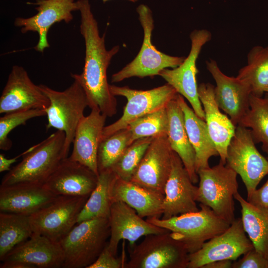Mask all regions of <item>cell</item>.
<instances>
[{
	"mask_svg": "<svg viewBox=\"0 0 268 268\" xmlns=\"http://www.w3.org/2000/svg\"><path fill=\"white\" fill-rule=\"evenodd\" d=\"M133 142L132 134L128 127L102 139L97 153L99 173L111 169L126 148Z\"/></svg>",
	"mask_w": 268,
	"mask_h": 268,
	"instance_id": "33",
	"label": "cell"
},
{
	"mask_svg": "<svg viewBox=\"0 0 268 268\" xmlns=\"http://www.w3.org/2000/svg\"><path fill=\"white\" fill-rule=\"evenodd\" d=\"M237 77L250 86L252 94L262 97L268 87V46L253 47L248 54L247 65Z\"/></svg>",
	"mask_w": 268,
	"mask_h": 268,
	"instance_id": "30",
	"label": "cell"
},
{
	"mask_svg": "<svg viewBox=\"0 0 268 268\" xmlns=\"http://www.w3.org/2000/svg\"><path fill=\"white\" fill-rule=\"evenodd\" d=\"M214 89V86L209 83H201L198 86V93L209 134L220 156V162L226 164L228 146L234 135L236 127L220 111L215 99Z\"/></svg>",
	"mask_w": 268,
	"mask_h": 268,
	"instance_id": "24",
	"label": "cell"
},
{
	"mask_svg": "<svg viewBox=\"0 0 268 268\" xmlns=\"http://www.w3.org/2000/svg\"><path fill=\"white\" fill-rule=\"evenodd\" d=\"M123 257L117 258L108 248V243L96 261L87 268H125Z\"/></svg>",
	"mask_w": 268,
	"mask_h": 268,
	"instance_id": "38",
	"label": "cell"
},
{
	"mask_svg": "<svg viewBox=\"0 0 268 268\" xmlns=\"http://www.w3.org/2000/svg\"><path fill=\"white\" fill-rule=\"evenodd\" d=\"M249 104V110L238 125L250 128L255 143L261 142L268 155V96L262 98L251 94Z\"/></svg>",
	"mask_w": 268,
	"mask_h": 268,
	"instance_id": "32",
	"label": "cell"
},
{
	"mask_svg": "<svg viewBox=\"0 0 268 268\" xmlns=\"http://www.w3.org/2000/svg\"><path fill=\"white\" fill-rule=\"evenodd\" d=\"M232 268H268V258L253 248L233 262Z\"/></svg>",
	"mask_w": 268,
	"mask_h": 268,
	"instance_id": "37",
	"label": "cell"
},
{
	"mask_svg": "<svg viewBox=\"0 0 268 268\" xmlns=\"http://www.w3.org/2000/svg\"><path fill=\"white\" fill-rule=\"evenodd\" d=\"M265 92L267 93V95L268 96V87L266 89Z\"/></svg>",
	"mask_w": 268,
	"mask_h": 268,
	"instance_id": "43",
	"label": "cell"
},
{
	"mask_svg": "<svg viewBox=\"0 0 268 268\" xmlns=\"http://www.w3.org/2000/svg\"><path fill=\"white\" fill-rule=\"evenodd\" d=\"M73 79L72 83L62 91L44 84L39 85L50 101L49 107L46 109L48 119L47 130L54 128L65 133L66 157H67L77 127L84 116V111L88 107L83 88L77 80Z\"/></svg>",
	"mask_w": 268,
	"mask_h": 268,
	"instance_id": "5",
	"label": "cell"
},
{
	"mask_svg": "<svg viewBox=\"0 0 268 268\" xmlns=\"http://www.w3.org/2000/svg\"><path fill=\"white\" fill-rule=\"evenodd\" d=\"M23 155V152L20 154L13 157L12 158H7L4 155L0 153V172H3L4 171H9L10 169L11 165L15 162L17 159L21 156Z\"/></svg>",
	"mask_w": 268,
	"mask_h": 268,
	"instance_id": "40",
	"label": "cell"
},
{
	"mask_svg": "<svg viewBox=\"0 0 268 268\" xmlns=\"http://www.w3.org/2000/svg\"><path fill=\"white\" fill-rule=\"evenodd\" d=\"M241 207V219L254 248L268 258V210L257 207L238 193L234 196Z\"/></svg>",
	"mask_w": 268,
	"mask_h": 268,
	"instance_id": "28",
	"label": "cell"
},
{
	"mask_svg": "<svg viewBox=\"0 0 268 268\" xmlns=\"http://www.w3.org/2000/svg\"><path fill=\"white\" fill-rule=\"evenodd\" d=\"M168 117L166 107L145 115L131 122L128 128L133 142L145 137L167 135Z\"/></svg>",
	"mask_w": 268,
	"mask_h": 268,
	"instance_id": "34",
	"label": "cell"
},
{
	"mask_svg": "<svg viewBox=\"0 0 268 268\" xmlns=\"http://www.w3.org/2000/svg\"><path fill=\"white\" fill-rule=\"evenodd\" d=\"M138 19L143 31V39L140 51L135 58L111 77L112 82H119L132 77H152L166 68H175L185 60L184 57L172 56L158 51L152 44L154 29L152 12L146 5L136 8Z\"/></svg>",
	"mask_w": 268,
	"mask_h": 268,
	"instance_id": "6",
	"label": "cell"
},
{
	"mask_svg": "<svg viewBox=\"0 0 268 268\" xmlns=\"http://www.w3.org/2000/svg\"><path fill=\"white\" fill-rule=\"evenodd\" d=\"M109 218L99 217L85 220L62 239L64 268H87L98 258L110 237Z\"/></svg>",
	"mask_w": 268,
	"mask_h": 268,
	"instance_id": "4",
	"label": "cell"
},
{
	"mask_svg": "<svg viewBox=\"0 0 268 268\" xmlns=\"http://www.w3.org/2000/svg\"><path fill=\"white\" fill-rule=\"evenodd\" d=\"M166 108L169 123L167 138L171 148L181 158L192 182L196 184L199 178L196 170V153L188 137L184 113L177 96L169 102Z\"/></svg>",
	"mask_w": 268,
	"mask_h": 268,
	"instance_id": "26",
	"label": "cell"
},
{
	"mask_svg": "<svg viewBox=\"0 0 268 268\" xmlns=\"http://www.w3.org/2000/svg\"><path fill=\"white\" fill-rule=\"evenodd\" d=\"M247 201L257 207L268 210V179L261 188L256 189L247 198Z\"/></svg>",
	"mask_w": 268,
	"mask_h": 268,
	"instance_id": "39",
	"label": "cell"
},
{
	"mask_svg": "<svg viewBox=\"0 0 268 268\" xmlns=\"http://www.w3.org/2000/svg\"><path fill=\"white\" fill-rule=\"evenodd\" d=\"M27 3L36 5L37 13L30 17H17L14 24L21 27L22 33L35 32L38 34V42L34 48L42 53L50 47L47 35L51 27L62 21L70 22L73 18L72 12L78 10L75 0H36L34 3Z\"/></svg>",
	"mask_w": 268,
	"mask_h": 268,
	"instance_id": "15",
	"label": "cell"
},
{
	"mask_svg": "<svg viewBox=\"0 0 268 268\" xmlns=\"http://www.w3.org/2000/svg\"><path fill=\"white\" fill-rule=\"evenodd\" d=\"M225 165L241 177L247 198L268 175V159L257 149L251 130L240 125L236 126L228 146Z\"/></svg>",
	"mask_w": 268,
	"mask_h": 268,
	"instance_id": "9",
	"label": "cell"
},
{
	"mask_svg": "<svg viewBox=\"0 0 268 268\" xmlns=\"http://www.w3.org/2000/svg\"><path fill=\"white\" fill-rule=\"evenodd\" d=\"M88 198L57 196L51 203L29 216L33 232L59 242L77 223Z\"/></svg>",
	"mask_w": 268,
	"mask_h": 268,
	"instance_id": "12",
	"label": "cell"
},
{
	"mask_svg": "<svg viewBox=\"0 0 268 268\" xmlns=\"http://www.w3.org/2000/svg\"><path fill=\"white\" fill-rule=\"evenodd\" d=\"M77 2L80 15V32L84 40L85 53L82 72L71 73V76L81 84L91 110H99L107 117H112L117 113V102L110 91L107 71L120 47L116 45L109 50L106 49L105 34L100 35L89 0Z\"/></svg>",
	"mask_w": 268,
	"mask_h": 268,
	"instance_id": "1",
	"label": "cell"
},
{
	"mask_svg": "<svg viewBox=\"0 0 268 268\" xmlns=\"http://www.w3.org/2000/svg\"><path fill=\"white\" fill-rule=\"evenodd\" d=\"M191 48L188 56L178 67L162 69L158 75L172 86L178 93L189 102L196 115L205 121V114L199 98L197 75L199 72L196 62L203 46L211 39V34L206 29H196L190 35Z\"/></svg>",
	"mask_w": 268,
	"mask_h": 268,
	"instance_id": "11",
	"label": "cell"
},
{
	"mask_svg": "<svg viewBox=\"0 0 268 268\" xmlns=\"http://www.w3.org/2000/svg\"><path fill=\"white\" fill-rule=\"evenodd\" d=\"M199 178L197 201L210 207L230 224L235 219L234 196L238 192L237 174L219 162L197 172Z\"/></svg>",
	"mask_w": 268,
	"mask_h": 268,
	"instance_id": "7",
	"label": "cell"
},
{
	"mask_svg": "<svg viewBox=\"0 0 268 268\" xmlns=\"http://www.w3.org/2000/svg\"><path fill=\"white\" fill-rule=\"evenodd\" d=\"M107 116L92 109L80 121L72 141L73 148L68 157L85 166L99 175L97 153Z\"/></svg>",
	"mask_w": 268,
	"mask_h": 268,
	"instance_id": "21",
	"label": "cell"
},
{
	"mask_svg": "<svg viewBox=\"0 0 268 268\" xmlns=\"http://www.w3.org/2000/svg\"><path fill=\"white\" fill-rule=\"evenodd\" d=\"M198 191V187L194 185L181 158L173 151L171 170L164 188L161 218L199 211Z\"/></svg>",
	"mask_w": 268,
	"mask_h": 268,
	"instance_id": "16",
	"label": "cell"
},
{
	"mask_svg": "<svg viewBox=\"0 0 268 268\" xmlns=\"http://www.w3.org/2000/svg\"><path fill=\"white\" fill-rule=\"evenodd\" d=\"M117 177L111 169L99 172L97 185L80 211L77 223L96 218L109 217L113 203L111 189Z\"/></svg>",
	"mask_w": 268,
	"mask_h": 268,
	"instance_id": "29",
	"label": "cell"
},
{
	"mask_svg": "<svg viewBox=\"0 0 268 268\" xmlns=\"http://www.w3.org/2000/svg\"><path fill=\"white\" fill-rule=\"evenodd\" d=\"M134 246L125 268H187L189 253L170 231L146 236Z\"/></svg>",
	"mask_w": 268,
	"mask_h": 268,
	"instance_id": "8",
	"label": "cell"
},
{
	"mask_svg": "<svg viewBox=\"0 0 268 268\" xmlns=\"http://www.w3.org/2000/svg\"><path fill=\"white\" fill-rule=\"evenodd\" d=\"M164 195L117 177L111 189L112 202L121 201L134 209L141 217L161 218Z\"/></svg>",
	"mask_w": 268,
	"mask_h": 268,
	"instance_id": "25",
	"label": "cell"
},
{
	"mask_svg": "<svg viewBox=\"0 0 268 268\" xmlns=\"http://www.w3.org/2000/svg\"><path fill=\"white\" fill-rule=\"evenodd\" d=\"M233 261L222 260L206 264L202 268H232Z\"/></svg>",
	"mask_w": 268,
	"mask_h": 268,
	"instance_id": "41",
	"label": "cell"
},
{
	"mask_svg": "<svg viewBox=\"0 0 268 268\" xmlns=\"http://www.w3.org/2000/svg\"><path fill=\"white\" fill-rule=\"evenodd\" d=\"M205 64L216 83L214 89L216 102L236 127L250 108L251 88L237 76H228L223 73L215 61L210 59Z\"/></svg>",
	"mask_w": 268,
	"mask_h": 268,
	"instance_id": "19",
	"label": "cell"
},
{
	"mask_svg": "<svg viewBox=\"0 0 268 268\" xmlns=\"http://www.w3.org/2000/svg\"><path fill=\"white\" fill-rule=\"evenodd\" d=\"M110 90L115 96L125 97L127 103L122 117L113 123L105 126L102 139L127 128L137 118L166 107L169 102L178 94L176 90L168 83L147 90L134 89L127 86L110 85Z\"/></svg>",
	"mask_w": 268,
	"mask_h": 268,
	"instance_id": "10",
	"label": "cell"
},
{
	"mask_svg": "<svg viewBox=\"0 0 268 268\" xmlns=\"http://www.w3.org/2000/svg\"><path fill=\"white\" fill-rule=\"evenodd\" d=\"M173 152L167 135L154 137L130 181L164 195Z\"/></svg>",
	"mask_w": 268,
	"mask_h": 268,
	"instance_id": "14",
	"label": "cell"
},
{
	"mask_svg": "<svg viewBox=\"0 0 268 268\" xmlns=\"http://www.w3.org/2000/svg\"><path fill=\"white\" fill-rule=\"evenodd\" d=\"M46 115L45 109H33L13 112L3 114L0 118V149L7 151L10 149L12 141L8 134L14 128L26 123L32 118Z\"/></svg>",
	"mask_w": 268,
	"mask_h": 268,
	"instance_id": "36",
	"label": "cell"
},
{
	"mask_svg": "<svg viewBox=\"0 0 268 268\" xmlns=\"http://www.w3.org/2000/svg\"><path fill=\"white\" fill-rule=\"evenodd\" d=\"M177 100L183 111L187 133L195 151L197 173L201 169L209 167V159L219 154L210 137L205 121L196 115L182 95L178 93Z\"/></svg>",
	"mask_w": 268,
	"mask_h": 268,
	"instance_id": "27",
	"label": "cell"
},
{
	"mask_svg": "<svg viewBox=\"0 0 268 268\" xmlns=\"http://www.w3.org/2000/svg\"><path fill=\"white\" fill-rule=\"evenodd\" d=\"M20 262L35 268H63L64 254L59 242L34 233L11 250L1 261Z\"/></svg>",
	"mask_w": 268,
	"mask_h": 268,
	"instance_id": "23",
	"label": "cell"
},
{
	"mask_svg": "<svg viewBox=\"0 0 268 268\" xmlns=\"http://www.w3.org/2000/svg\"><path fill=\"white\" fill-rule=\"evenodd\" d=\"M34 233L29 216L0 213V260Z\"/></svg>",
	"mask_w": 268,
	"mask_h": 268,
	"instance_id": "31",
	"label": "cell"
},
{
	"mask_svg": "<svg viewBox=\"0 0 268 268\" xmlns=\"http://www.w3.org/2000/svg\"><path fill=\"white\" fill-rule=\"evenodd\" d=\"M246 234L241 218H235L224 232L206 241L198 251L189 254L187 268H202L218 260H236L254 248Z\"/></svg>",
	"mask_w": 268,
	"mask_h": 268,
	"instance_id": "13",
	"label": "cell"
},
{
	"mask_svg": "<svg viewBox=\"0 0 268 268\" xmlns=\"http://www.w3.org/2000/svg\"><path fill=\"white\" fill-rule=\"evenodd\" d=\"M49 104L48 98L39 85L32 82L27 71L21 66H13L0 97V113L46 110Z\"/></svg>",
	"mask_w": 268,
	"mask_h": 268,
	"instance_id": "17",
	"label": "cell"
},
{
	"mask_svg": "<svg viewBox=\"0 0 268 268\" xmlns=\"http://www.w3.org/2000/svg\"><path fill=\"white\" fill-rule=\"evenodd\" d=\"M98 179V175L89 168L67 157L63 160L43 185L57 196L89 197L96 187Z\"/></svg>",
	"mask_w": 268,
	"mask_h": 268,
	"instance_id": "20",
	"label": "cell"
},
{
	"mask_svg": "<svg viewBox=\"0 0 268 268\" xmlns=\"http://www.w3.org/2000/svg\"><path fill=\"white\" fill-rule=\"evenodd\" d=\"M108 218L110 235L108 248L116 256L122 240H127L132 246L143 236L169 231L144 220L134 209L121 201L112 203Z\"/></svg>",
	"mask_w": 268,
	"mask_h": 268,
	"instance_id": "18",
	"label": "cell"
},
{
	"mask_svg": "<svg viewBox=\"0 0 268 268\" xmlns=\"http://www.w3.org/2000/svg\"><path fill=\"white\" fill-rule=\"evenodd\" d=\"M65 134L57 131L23 152L22 160L2 178L0 186L19 183L43 185L63 159Z\"/></svg>",
	"mask_w": 268,
	"mask_h": 268,
	"instance_id": "2",
	"label": "cell"
},
{
	"mask_svg": "<svg viewBox=\"0 0 268 268\" xmlns=\"http://www.w3.org/2000/svg\"><path fill=\"white\" fill-rule=\"evenodd\" d=\"M200 209L168 219L152 217L146 220L169 230L181 241L189 254L200 250L204 243L224 232L230 223L218 216L210 207L200 204Z\"/></svg>",
	"mask_w": 268,
	"mask_h": 268,
	"instance_id": "3",
	"label": "cell"
},
{
	"mask_svg": "<svg viewBox=\"0 0 268 268\" xmlns=\"http://www.w3.org/2000/svg\"><path fill=\"white\" fill-rule=\"evenodd\" d=\"M108 0H102L103 2H106ZM129 0V1H130L131 2H136L137 1H138L139 0Z\"/></svg>",
	"mask_w": 268,
	"mask_h": 268,
	"instance_id": "42",
	"label": "cell"
},
{
	"mask_svg": "<svg viewBox=\"0 0 268 268\" xmlns=\"http://www.w3.org/2000/svg\"><path fill=\"white\" fill-rule=\"evenodd\" d=\"M57 197L43 184L19 183L0 186V211L30 216Z\"/></svg>",
	"mask_w": 268,
	"mask_h": 268,
	"instance_id": "22",
	"label": "cell"
},
{
	"mask_svg": "<svg viewBox=\"0 0 268 268\" xmlns=\"http://www.w3.org/2000/svg\"><path fill=\"white\" fill-rule=\"evenodd\" d=\"M154 137L138 138L132 143L111 167L120 179L130 181Z\"/></svg>",
	"mask_w": 268,
	"mask_h": 268,
	"instance_id": "35",
	"label": "cell"
}]
</instances>
